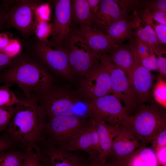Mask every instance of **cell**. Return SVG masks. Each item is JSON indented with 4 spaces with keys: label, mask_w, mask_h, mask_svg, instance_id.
<instances>
[{
    "label": "cell",
    "mask_w": 166,
    "mask_h": 166,
    "mask_svg": "<svg viewBox=\"0 0 166 166\" xmlns=\"http://www.w3.org/2000/svg\"><path fill=\"white\" fill-rule=\"evenodd\" d=\"M14 83L28 97L33 92H45L53 86V80L45 66L35 58L20 54L0 73V84Z\"/></svg>",
    "instance_id": "obj_1"
},
{
    "label": "cell",
    "mask_w": 166,
    "mask_h": 166,
    "mask_svg": "<svg viewBox=\"0 0 166 166\" xmlns=\"http://www.w3.org/2000/svg\"><path fill=\"white\" fill-rule=\"evenodd\" d=\"M17 105L16 112L6 130V135L26 148L44 140L46 123L45 112L31 97Z\"/></svg>",
    "instance_id": "obj_2"
},
{
    "label": "cell",
    "mask_w": 166,
    "mask_h": 166,
    "mask_svg": "<svg viewBox=\"0 0 166 166\" xmlns=\"http://www.w3.org/2000/svg\"><path fill=\"white\" fill-rule=\"evenodd\" d=\"M134 115H129L121 126L130 131L143 145L152 142L166 128L165 109L153 102L143 104Z\"/></svg>",
    "instance_id": "obj_3"
},
{
    "label": "cell",
    "mask_w": 166,
    "mask_h": 166,
    "mask_svg": "<svg viewBox=\"0 0 166 166\" xmlns=\"http://www.w3.org/2000/svg\"><path fill=\"white\" fill-rule=\"evenodd\" d=\"M29 48L36 59L53 73L68 79L75 74L71 67L65 45L50 39L40 41L36 38Z\"/></svg>",
    "instance_id": "obj_4"
},
{
    "label": "cell",
    "mask_w": 166,
    "mask_h": 166,
    "mask_svg": "<svg viewBox=\"0 0 166 166\" xmlns=\"http://www.w3.org/2000/svg\"><path fill=\"white\" fill-rule=\"evenodd\" d=\"M41 2L26 0L2 1L6 28H14L25 38H29L34 34L36 22L35 10Z\"/></svg>",
    "instance_id": "obj_5"
},
{
    "label": "cell",
    "mask_w": 166,
    "mask_h": 166,
    "mask_svg": "<svg viewBox=\"0 0 166 166\" xmlns=\"http://www.w3.org/2000/svg\"><path fill=\"white\" fill-rule=\"evenodd\" d=\"M85 104L90 118L113 125H121L129 115L119 99L112 94L86 101Z\"/></svg>",
    "instance_id": "obj_6"
},
{
    "label": "cell",
    "mask_w": 166,
    "mask_h": 166,
    "mask_svg": "<svg viewBox=\"0 0 166 166\" xmlns=\"http://www.w3.org/2000/svg\"><path fill=\"white\" fill-rule=\"evenodd\" d=\"M86 122L75 114L49 118L43 134L47 135L51 143L64 148Z\"/></svg>",
    "instance_id": "obj_7"
},
{
    "label": "cell",
    "mask_w": 166,
    "mask_h": 166,
    "mask_svg": "<svg viewBox=\"0 0 166 166\" xmlns=\"http://www.w3.org/2000/svg\"><path fill=\"white\" fill-rule=\"evenodd\" d=\"M65 47L74 74L84 76L99 59V53L93 50L85 40L72 30Z\"/></svg>",
    "instance_id": "obj_8"
},
{
    "label": "cell",
    "mask_w": 166,
    "mask_h": 166,
    "mask_svg": "<svg viewBox=\"0 0 166 166\" xmlns=\"http://www.w3.org/2000/svg\"><path fill=\"white\" fill-rule=\"evenodd\" d=\"M100 65L107 72L110 77L111 94L117 97L128 112L137 107L135 96L127 74L114 65L105 54L99 53Z\"/></svg>",
    "instance_id": "obj_9"
},
{
    "label": "cell",
    "mask_w": 166,
    "mask_h": 166,
    "mask_svg": "<svg viewBox=\"0 0 166 166\" xmlns=\"http://www.w3.org/2000/svg\"><path fill=\"white\" fill-rule=\"evenodd\" d=\"M34 99L43 109L48 118L74 114L76 97L64 89L53 86L48 90L38 93Z\"/></svg>",
    "instance_id": "obj_10"
},
{
    "label": "cell",
    "mask_w": 166,
    "mask_h": 166,
    "mask_svg": "<svg viewBox=\"0 0 166 166\" xmlns=\"http://www.w3.org/2000/svg\"><path fill=\"white\" fill-rule=\"evenodd\" d=\"M83 77L80 83L79 91L85 101L111 94L110 76L100 65L99 59Z\"/></svg>",
    "instance_id": "obj_11"
},
{
    "label": "cell",
    "mask_w": 166,
    "mask_h": 166,
    "mask_svg": "<svg viewBox=\"0 0 166 166\" xmlns=\"http://www.w3.org/2000/svg\"><path fill=\"white\" fill-rule=\"evenodd\" d=\"M134 48V64L128 77L138 108L141 105L153 102L152 90L153 77L151 72L142 65L141 58L135 44Z\"/></svg>",
    "instance_id": "obj_12"
},
{
    "label": "cell",
    "mask_w": 166,
    "mask_h": 166,
    "mask_svg": "<svg viewBox=\"0 0 166 166\" xmlns=\"http://www.w3.org/2000/svg\"><path fill=\"white\" fill-rule=\"evenodd\" d=\"M63 149L71 152L84 151L93 160L98 159L101 151L93 119L90 118L87 121Z\"/></svg>",
    "instance_id": "obj_13"
},
{
    "label": "cell",
    "mask_w": 166,
    "mask_h": 166,
    "mask_svg": "<svg viewBox=\"0 0 166 166\" xmlns=\"http://www.w3.org/2000/svg\"><path fill=\"white\" fill-rule=\"evenodd\" d=\"M71 0H58L54 4V13L52 32L50 39L65 45L72 31L71 14Z\"/></svg>",
    "instance_id": "obj_14"
},
{
    "label": "cell",
    "mask_w": 166,
    "mask_h": 166,
    "mask_svg": "<svg viewBox=\"0 0 166 166\" xmlns=\"http://www.w3.org/2000/svg\"><path fill=\"white\" fill-rule=\"evenodd\" d=\"M43 150L39 147L40 157L46 166H87L78 155L61 148L48 140L42 141Z\"/></svg>",
    "instance_id": "obj_15"
},
{
    "label": "cell",
    "mask_w": 166,
    "mask_h": 166,
    "mask_svg": "<svg viewBox=\"0 0 166 166\" xmlns=\"http://www.w3.org/2000/svg\"><path fill=\"white\" fill-rule=\"evenodd\" d=\"M143 145L134 135L122 126L114 137L108 159L118 166L123 159ZM108 160V159H107Z\"/></svg>",
    "instance_id": "obj_16"
},
{
    "label": "cell",
    "mask_w": 166,
    "mask_h": 166,
    "mask_svg": "<svg viewBox=\"0 0 166 166\" xmlns=\"http://www.w3.org/2000/svg\"><path fill=\"white\" fill-rule=\"evenodd\" d=\"M92 15L90 26L104 33L112 24L122 18L128 16L115 0H101L98 11Z\"/></svg>",
    "instance_id": "obj_17"
},
{
    "label": "cell",
    "mask_w": 166,
    "mask_h": 166,
    "mask_svg": "<svg viewBox=\"0 0 166 166\" xmlns=\"http://www.w3.org/2000/svg\"><path fill=\"white\" fill-rule=\"evenodd\" d=\"M72 30L81 37L91 49L97 53H106L117 45L101 31L90 26H84Z\"/></svg>",
    "instance_id": "obj_18"
},
{
    "label": "cell",
    "mask_w": 166,
    "mask_h": 166,
    "mask_svg": "<svg viewBox=\"0 0 166 166\" xmlns=\"http://www.w3.org/2000/svg\"><path fill=\"white\" fill-rule=\"evenodd\" d=\"M105 54L114 65L128 76L135 61L134 47L131 40L128 44L123 43L113 47Z\"/></svg>",
    "instance_id": "obj_19"
},
{
    "label": "cell",
    "mask_w": 166,
    "mask_h": 166,
    "mask_svg": "<svg viewBox=\"0 0 166 166\" xmlns=\"http://www.w3.org/2000/svg\"><path fill=\"white\" fill-rule=\"evenodd\" d=\"M92 119L95 124L101 151L97 160L100 163L104 164L107 161L113 140L117 135L121 125H113Z\"/></svg>",
    "instance_id": "obj_20"
},
{
    "label": "cell",
    "mask_w": 166,
    "mask_h": 166,
    "mask_svg": "<svg viewBox=\"0 0 166 166\" xmlns=\"http://www.w3.org/2000/svg\"><path fill=\"white\" fill-rule=\"evenodd\" d=\"M136 26L132 15L124 17L109 26L105 33L117 45L135 36Z\"/></svg>",
    "instance_id": "obj_21"
},
{
    "label": "cell",
    "mask_w": 166,
    "mask_h": 166,
    "mask_svg": "<svg viewBox=\"0 0 166 166\" xmlns=\"http://www.w3.org/2000/svg\"><path fill=\"white\" fill-rule=\"evenodd\" d=\"M155 152L142 145L124 157L118 166H157Z\"/></svg>",
    "instance_id": "obj_22"
},
{
    "label": "cell",
    "mask_w": 166,
    "mask_h": 166,
    "mask_svg": "<svg viewBox=\"0 0 166 166\" xmlns=\"http://www.w3.org/2000/svg\"><path fill=\"white\" fill-rule=\"evenodd\" d=\"M133 18L136 26L135 36L146 44L151 52H153L156 55L160 44L153 29L143 22L137 14L134 15Z\"/></svg>",
    "instance_id": "obj_23"
},
{
    "label": "cell",
    "mask_w": 166,
    "mask_h": 166,
    "mask_svg": "<svg viewBox=\"0 0 166 166\" xmlns=\"http://www.w3.org/2000/svg\"><path fill=\"white\" fill-rule=\"evenodd\" d=\"M72 23L79 27L90 26L92 15L86 0H71Z\"/></svg>",
    "instance_id": "obj_24"
},
{
    "label": "cell",
    "mask_w": 166,
    "mask_h": 166,
    "mask_svg": "<svg viewBox=\"0 0 166 166\" xmlns=\"http://www.w3.org/2000/svg\"><path fill=\"white\" fill-rule=\"evenodd\" d=\"M165 78L159 74L153 86L152 96L155 102L163 108H166V81Z\"/></svg>",
    "instance_id": "obj_25"
},
{
    "label": "cell",
    "mask_w": 166,
    "mask_h": 166,
    "mask_svg": "<svg viewBox=\"0 0 166 166\" xmlns=\"http://www.w3.org/2000/svg\"><path fill=\"white\" fill-rule=\"evenodd\" d=\"M25 153L20 151L0 152V166H22Z\"/></svg>",
    "instance_id": "obj_26"
},
{
    "label": "cell",
    "mask_w": 166,
    "mask_h": 166,
    "mask_svg": "<svg viewBox=\"0 0 166 166\" xmlns=\"http://www.w3.org/2000/svg\"><path fill=\"white\" fill-rule=\"evenodd\" d=\"M11 84L6 83L0 86V108L14 106L25 102V101L18 99L10 89Z\"/></svg>",
    "instance_id": "obj_27"
},
{
    "label": "cell",
    "mask_w": 166,
    "mask_h": 166,
    "mask_svg": "<svg viewBox=\"0 0 166 166\" xmlns=\"http://www.w3.org/2000/svg\"><path fill=\"white\" fill-rule=\"evenodd\" d=\"M24 153L22 166H45L40 159L37 144L26 148Z\"/></svg>",
    "instance_id": "obj_28"
},
{
    "label": "cell",
    "mask_w": 166,
    "mask_h": 166,
    "mask_svg": "<svg viewBox=\"0 0 166 166\" xmlns=\"http://www.w3.org/2000/svg\"><path fill=\"white\" fill-rule=\"evenodd\" d=\"M17 105L0 108V132L7 128L16 112Z\"/></svg>",
    "instance_id": "obj_29"
},
{
    "label": "cell",
    "mask_w": 166,
    "mask_h": 166,
    "mask_svg": "<svg viewBox=\"0 0 166 166\" xmlns=\"http://www.w3.org/2000/svg\"><path fill=\"white\" fill-rule=\"evenodd\" d=\"M52 32V23L36 22L34 33L36 36V38L38 40L42 41L48 39V38L51 36Z\"/></svg>",
    "instance_id": "obj_30"
},
{
    "label": "cell",
    "mask_w": 166,
    "mask_h": 166,
    "mask_svg": "<svg viewBox=\"0 0 166 166\" xmlns=\"http://www.w3.org/2000/svg\"><path fill=\"white\" fill-rule=\"evenodd\" d=\"M120 8L129 16L140 9L141 0H115Z\"/></svg>",
    "instance_id": "obj_31"
},
{
    "label": "cell",
    "mask_w": 166,
    "mask_h": 166,
    "mask_svg": "<svg viewBox=\"0 0 166 166\" xmlns=\"http://www.w3.org/2000/svg\"><path fill=\"white\" fill-rule=\"evenodd\" d=\"M35 14L36 22H48L50 20L51 14L49 4L41 1L36 8Z\"/></svg>",
    "instance_id": "obj_32"
},
{
    "label": "cell",
    "mask_w": 166,
    "mask_h": 166,
    "mask_svg": "<svg viewBox=\"0 0 166 166\" xmlns=\"http://www.w3.org/2000/svg\"><path fill=\"white\" fill-rule=\"evenodd\" d=\"M140 9L152 11H162L166 12V0H141Z\"/></svg>",
    "instance_id": "obj_33"
},
{
    "label": "cell",
    "mask_w": 166,
    "mask_h": 166,
    "mask_svg": "<svg viewBox=\"0 0 166 166\" xmlns=\"http://www.w3.org/2000/svg\"><path fill=\"white\" fill-rule=\"evenodd\" d=\"M22 49L20 41L17 39L11 38L3 53L10 57L14 58L21 54Z\"/></svg>",
    "instance_id": "obj_34"
},
{
    "label": "cell",
    "mask_w": 166,
    "mask_h": 166,
    "mask_svg": "<svg viewBox=\"0 0 166 166\" xmlns=\"http://www.w3.org/2000/svg\"><path fill=\"white\" fill-rule=\"evenodd\" d=\"M160 44L156 56L160 74L166 77V48L164 46Z\"/></svg>",
    "instance_id": "obj_35"
},
{
    "label": "cell",
    "mask_w": 166,
    "mask_h": 166,
    "mask_svg": "<svg viewBox=\"0 0 166 166\" xmlns=\"http://www.w3.org/2000/svg\"><path fill=\"white\" fill-rule=\"evenodd\" d=\"M143 66L148 71H158L157 57L153 52L150 55L143 59H141Z\"/></svg>",
    "instance_id": "obj_36"
},
{
    "label": "cell",
    "mask_w": 166,
    "mask_h": 166,
    "mask_svg": "<svg viewBox=\"0 0 166 166\" xmlns=\"http://www.w3.org/2000/svg\"><path fill=\"white\" fill-rule=\"evenodd\" d=\"M133 39L141 59H143L149 56L151 51L148 45L135 36Z\"/></svg>",
    "instance_id": "obj_37"
},
{
    "label": "cell",
    "mask_w": 166,
    "mask_h": 166,
    "mask_svg": "<svg viewBox=\"0 0 166 166\" xmlns=\"http://www.w3.org/2000/svg\"><path fill=\"white\" fill-rule=\"evenodd\" d=\"M155 152L159 149L166 146V128L160 131L155 137L152 142Z\"/></svg>",
    "instance_id": "obj_38"
},
{
    "label": "cell",
    "mask_w": 166,
    "mask_h": 166,
    "mask_svg": "<svg viewBox=\"0 0 166 166\" xmlns=\"http://www.w3.org/2000/svg\"><path fill=\"white\" fill-rule=\"evenodd\" d=\"M156 35L160 44L166 45V25L157 23L153 27Z\"/></svg>",
    "instance_id": "obj_39"
},
{
    "label": "cell",
    "mask_w": 166,
    "mask_h": 166,
    "mask_svg": "<svg viewBox=\"0 0 166 166\" xmlns=\"http://www.w3.org/2000/svg\"><path fill=\"white\" fill-rule=\"evenodd\" d=\"M15 143L7 135L0 136V152L10 149L14 147Z\"/></svg>",
    "instance_id": "obj_40"
},
{
    "label": "cell",
    "mask_w": 166,
    "mask_h": 166,
    "mask_svg": "<svg viewBox=\"0 0 166 166\" xmlns=\"http://www.w3.org/2000/svg\"><path fill=\"white\" fill-rule=\"evenodd\" d=\"M151 11L153 19L156 23L166 25V12L158 10Z\"/></svg>",
    "instance_id": "obj_41"
},
{
    "label": "cell",
    "mask_w": 166,
    "mask_h": 166,
    "mask_svg": "<svg viewBox=\"0 0 166 166\" xmlns=\"http://www.w3.org/2000/svg\"><path fill=\"white\" fill-rule=\"evenodd\" d=\"M14 58L10 57L4 53L0 52V71H2L9 66Z\"/></svg>",
    "instance_id": "obj_42"
},
{
    "label": "cell",
    "mask_w": 166,
    "mask_h": 166,
    "mask_svg": "<svg viewBox=\"0 0 166 166\" xmlns=\"http://www.w3.org/2000/svg\"><path fill=\"white\" fill-rule=\"evenodd\" d=\"M11 38L6 33H0V52L3 53Z\"/></svg>",
    "instance_id": "obj_43"
},
{
    "label": "cell",
    "mask_w": 166,
    "mask_h": 166,
    "mask_svg": "<svg viewBox=\"0 0 166 166\" xmlns=\"http://www.w3.org/2000/svg\"><path fill=\"white\" fill-rule=\"evenodd\" d=\"M166 146L163 147L159 149L155 152L157 162L164 166L166 165Z\"/></svg>",
    "instance_id": "obj_44"
},
{
    "label": "cell",
    "mask_w": 166,
    "mask_h": 166,
    "mask_svg": "<svg viewBox=\"0 0 166 166\" xmlns=\"http://www.w3.org/2000/svg\"><path fill=\"white\" fill-rule=\"evenodd\" d=\"M90 10L93 14H96L99 9L101 0H86Z\"/></svg>",
    "instance_id": "obj_45"
},
{
    "label": "cell",
    "mask_w": 166,
    "mask_h": 166,
    "mask_svg": "<svg viewBox=\"0 0 166 166\" xmlns=\"http://www.w3.org/2000/svg\"><path fill=\"white\" fill-rule=\"evenodd\" d=\"M87 166H117L114 163L111 161H107L104 164H101L98 161L97 159L93 160L92 162L89 164H88Z\"/></svg>",
    "instance_id": "obj_46"
},
{
    "label": "cell",
    "mask_w": 166,
    "mask_h": 166,
    "mask_svg": "<svg viewBox=\"0 0 166 166\" xmlns=\"http://www.w3.org/2000/svg\"><path fill=\"white\" fill-rule=\"evenodd\" d=\"M5 28L6 26L3 17V9L2 6H0V30Z\"/></svg>",
    "instance_id": "obj_47"
},
{
    "label": "cell",
    "mask_w": 166,
    "mask_h": 166,
    "mask_svg": "<svg viewBox=\"0 0 166 166\" xmlns=\"http://www.w3.org/2000/svg\"><path fill=\"white\" fill-rule=\"evenodd\" d=\"M1 71H0V72H1Z\"/></svg>",
    "instance_id": "obj_48"
},
{
    "label": "cell",
    "mask_w": 166,
    "mask_h": 166,
    "mask_svg": "<svg viewBox=\"0 0 166 166\" xmlns=\"http://www.w3.org/2000/svg\"></svg>",
    "instance_id": "obj_49"
}]
</instances>
